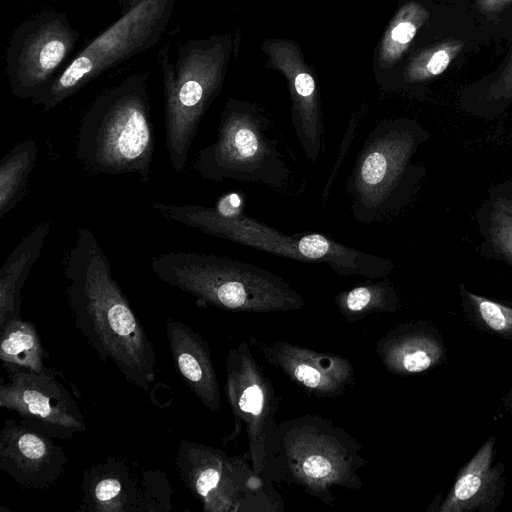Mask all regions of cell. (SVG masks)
Instances as JSON below:
<instances>
[{
    "mask_svg": "<svg viewBox=\"0 0 512 512\" xmlns=\"http://www.w3.org/2000/svg\"><path fill=\"white\" fill-rule=\"evenodd\" d=\"M67 303L74 324L104 363L144 392L156 377V354L144 326L114 279L94 233L77 231L64 260Z\"/></svg>",
    "mask_w": 512,
    "mask_h": 512,
    "instance_id": "cell-1",
    "label": "cell"
},
{
    "mask_svg": "<svg viewBox=\"0 0 512 512\" xmlns=\"http://www.w3.org/2000/svg\"><path fill=\"white\" fill-rule=\"evenodd\" d=\"M155 150L148 76L132 74L99 93L84 111L75 154L92 175L137 174L148 181Z\"/></svg>",
    "mask_w": 512,
    "mask_h": 512,
    "instance_id": "cell-2",
    "label": "cell"
},
{
    "mask_svg": "<svg viewBox=\"0 0 512 512\" xmlns=\"http://www.w3.org/2000/svg\"><path fill=\"white\" fill-rule=\"evenodd\" d=\"M362 450V444L328 418L298 416L280 422L271 436L263 477L295 485L332 505L334 489H362L359 471L368 464Z\"/></svg>",
    "mask_w": 512,
    "mask_h": 512,
    "instance_id": "cell-3",
    "label": "cell"
},
{
    "mask_svg": "<svg viewBox=\"0 0 512 512\" xmlns=\"http://www.w3.org/2000/svg\"><path fill=\"white\" fill-rule=\"evenodd\" d=\"M152 206L170 221L284 258L325 263L341 276L380 279L394 267L389 260L345 246L318 233L283 234L246 216L242 212V199L235 196L226 195L215 207L163 202H153Z\"/></svg>",
    "mask_w": 512,
    "mask_h": 512,
    "instance_id": "cell-4",
    "label": "cell"
},
{
    "mask_svg": "<svg viewBox=\"0 0 512 512\" xmlns=\"http://www.w3.org/2000/svg\"><path fill=\"white\" fill-rule=\"evenodd\" d=\"M158 279L209 305L237 312H287L304 307L303 297L283 278L226 256L170 251L153 256Z\"/></svg>",
    "mask_w": 512,
    "mask_h": 512,
    "instance_id": "cell-5",
    "label": "cell"
},
{
    "mask_svg": "<svg viewBox=\"0 0 512 512\" xmlns=\"http://www.w3.org/2000/svg\"><path fill=\"white\" fill-rule=\"evenodd\" d=\"M230 50V36L220 35L182 43L175 62L167 47L161 51L165 143L176 173L184 170L202 119L222 87Z\"/></svg>",
    "mask_w": 512,
    "mask_h": 512,
    "instance_id": "cell-6",
    "label": "cell"
},
{
    "mask_svg": "<svg viewBox=\"0 0 512 512\" xmlns=\"http://www.w3.org/2000/svg\"><path fill=\"white\" fill-rule=\"evenodd\" d=\"M175 4L176 0H141L72 56L31 103L48 112L107 70L153 47Z\"/></svg>",
    "mask_w": 512,
    "mask_h": 512,
    "instance_id": "cell-7",
    "label": "cell"
},
{
    "mask_svg": "<svg viewBox=\"0 0 512 512\" xmlns=\"http://www.w3.org/2000/svg\"><path fill=\"white\" fill-rule=\"evenodd\" d=\"M175 468L204 512H283L272 482L257 475L247 457L188 439L180 441Z\"/></svg>",
    "mask_w": 512,
    "mask_h": 512,
    "instance_id": "cell-8",
    "label": "cell"
},
{
    "mask_svg": "<svg viewBox=\"0 0 512 512\" xmlns=\"http://www.w3.org/2000/svg\"><path fill=\"white\" fill-rule=\"evenodd\" d=\"M268 122L237 101L220 117L215 142L201 149L194 171L205 180H233L281 188L288 178L284 155L265 132Z\"/></svg>",
    "mask_w": 512,
    "mask_h": 512,
    "instance_id": "cell-9",
    "label": "cell"
},
{
    "mask_svg": "<svg viewBox=\"0 0 512 512\" xmlns=\"http://www.w3.org/2000/svg\"><path fill=\"white\" fill-rule=\"evenodd\" d=\"M79 37L67 16L55 9H44L21 22L4 54L12 94L31 100L69 62Z\"/></svg>",
    "mask_w": 512,
    "mask_h": 512,
    "instance_id": "cell-10",
    "label": "cell"
},
{
    "mask_svg": "<svg viewBox=\"0 0 512 512\" xmlns=\"http://www.w3.org/2000/svg\"><path fill=\"white\" fill-rule=\"evenodd\" d=\"M225 369V398L234 422L223 443L235 441L244 432L245 456L253 471L263 477L269 440L278 426L275 415L279 399L269 377L256 361L249 341L243 340L228 351Z\"/></svg>",
    "mask_w": 512,
    "mask_h": 512,
    "instance_id": "cell-11",
    "label": "cell"
},
{
    "mask_svg": "<svg viewBox=\"0 0 512 512\" xmlns=\"http://www.w3.org/2000/svg\"><path fill=\"white\" fill-rule=\"evenodd\" d=\"M81 511L168 512L173 489L166 473L109 456L84 470Z\"/></svg>",
    "mask_w": 512,
    "mask_h": 512,
    "instance_id": "cell-12",
    "label": "cell"
},
{
    "mask_svg": "<svg viewBox=\"0 0 512 512\" xmlns=\"http://www.w3.org/2000/svg\"><path fill=\"white\" fill-rule=\"evenodd\" d=\"M0 407L56 439L71 440L87 429L83 414L58 372L3 365Z\"/></svg>",
    "mask_w": 512,
    "mask_h": 512,
    "instance_id": "cell-13",
    "label": "cell"
},
{
    "mask_svg": "<svg viewBox=\"0 0 512 512\" xmlns=\"http://www.w3.org/2000/svg\"><path fill=\"white\" fill-rule=\"evenodd\" d=\"M415 144L407 130L376 128L369 136L347 185L355 217L364 223L384 214Z\"/></svg>",
    "mask_w": 512,
    "mask_h": 512,
    "instance_id": "cell-14",
    "label": "cell"
},
{
    "mask_svg": "<svg viewBox=\"0 0 512 512\" xmlns=\"http://www.w3.org/2000/svg\"><path fill=\"white\" fill-rule=\"evenodd\" d=\"M249 343L268 364L308 395L337 398L355 384L354 368L341 355L283 340L264 341L251 337Z\"/></svg>",
    "mask_w": 512,
    "mask_h": 512,
    "instance_id": "cell-15",
    "label": "cell"
},
{
    "mask_svg": "<svg viewBox=\"0 0 512 512\" xmlns=\"http://www.w3.org/2000/svg\"><path fill=\"white\" fill-rule=\"evenodd\" d=\"M54 439L23 420L6 419L0 430V469L23 487L49 489L69 463Z\"/></svg>",
    "mask_w": 512,
    "mask_h": 512,
    "instance_id": "cell-16",
    "label": "cell"
},
{
    "mask_svg": "<svg viewBox=\"0 0 512 512\" xmlns=\"http://www.w3.org/2000/svg\"><path fill=\"white\" fill-rule=\"evenodd\" d=\"M270 63L287 79L293 108V126L306 156L315 163L323 149V123L315 79L298 47L288 41L264 44Z\"/></svg>",
    "mask_w": 512,
    "mask_h": 512,
    "instance_id": "cell-17",
    "label": "cell"
},
{
    "mask_svg": "<svg viewBox=\"0 0 512 512\" xmlns=\"http://www.w3.org/2000/svg\"><path fill=\"white\" fill-rule=\"evenodd\" d=\"M496 437L490 436L457 473L440 512H495L506 490V469L496 461Z\"/></svg>",
    "mask_w": 512,
    "mask_h": 512,
    "instance_id": "cell-18",
    "label": "cell"
},
{
    "mask_svg": "<svg viewBox=\"0 0 512 512\" xmlns=\"http://www.w3.org/2000/svg\"><path fill=\"white\" fill-rule=\"evenodd\" d=\"M376 355L390 373L407 377L438 367L446 357L443 337L434 325L411 321L397 325L376 342Z\"/></svg>",
    "mask_w": 512,
    "mask_h": 512,
    "instance_id": "cell-19",
    "label": "cell"
},
{
    "mask_svg": "<svg viewBox=\"0 0 512 512\" xmlns=\"http://www.w3.org/2000/svg\"><path fill=\"white\" fill-rule=\"evenodd\" d=\"M165 331L175 369L182 381L207 409L218 412L220 388L208 343L180 320L169 318Z\"/></svg>",
    "mask_w": 512,
    "mask_h": 512,
    "instance_id": "cell-20",
    "label": "cell"
},
{
    "mask_svg": "<svg viewBox=\"0 0 512 512\" xmlns=\"http://www.w3.org/2000/svg\"><path fill=\"white\" fill-rule=\"evenodd\" d=\"M43 221L13 249L0 270V326L9 318L20 316V290L38 260L51 229Z\"/></svg>",
    "mask_w": 512,
    "mask_h": 512,
    "instance_id": "cell-21",
    "label": "cell"
},
{
    "mask_svg": "<svg viewBox=\"0 0 512 512\" xmlns=\"http://www.w3.org/2000/svg\"><path fill=\"white\" fill-rule=\"evenodd\" d=\"M0 329V360L3 365L36 372L46 368L42 342L32 322L14 316L7 319Z\"/></svg>",
    "mask_w": 512,
    "mask_h": 512,
    "instance_id": "cell-22",
    "label": "cell"
},
{
    "mask_svg": "<svg viewBox=\"0 0 512 512\" xmlns=\"http://www.w3.org/2000/svg\"><path fill=\"white\" fill-rule=\"evenodd\" d=\"M335 305L345 320L353 324L371 314L396 312L400 299L392 282L381 280L340 291Z\"/></svg>",
    "mask_w": 512,
    "mask_h": 512,
    "instance_id": "cell-23",
    "label": "cell"
},
{
    "mask_svg": "<svg viewBox=\"0 0 512 512\" xmlns=\"http://www.w3.org/2000/svg\"><path fill=\"white\" fill-rule=\"evenodd\" d=\"M35 139L16 144L0 162V218L13 210L26 195L27 181L36 165Z\"/></svg>",
    "mask_w": 512,
    "mask_h": 512,
    "instance_id": "cell-24",
    "label": "cell"
},
{
    "mask_svg": "<svg viewBox=\"0 0 512 512\" xmlns=\"http://www.w3.org/2000/svg\"><path fill=\"white\" fill-rule=\"evenodd\" d=\"M428 17L429 12L418 2L409 1L401 6L381 40L378 53L381 66L389 68L402 58Z\"/></svg>",
    "mask_w": 512,
    "mask_h": 512,
    "instance_id": "cell-25",
    "label": "cell"
},
{
    "mask_svg": "<svg viewBox=\"0 0 512 512\" xmlns=\"http://www.w3.org/2000/svg\"><path fill=\"white\" fill-rule=\"evenodd\" d=\"M465 313L474 328L512 341V306L464 291Z\"/></svg>",
    "mask_w": 512,
    "mask_h": 512,
    "instance_id": "cell-26",
    "label": "cell"
},
{
    "mask_svg": "<svg viewBox=\"0 0 512 512\" xmlns=\"http://www.w3.org/2000/svg\"><path fill=\"white\" fill-rule=\"evenodd\" d=\"M463 45L458 39H448L422 50L407 65L405 80L415 83L442 74L461 52Z\"/></svg>",
    "mask_w": 512,
    "mask_h": 512,
    "instance_id": "cell-27",
    "label": "cell"
},
{
    "mask_svg": "<svg viewBox=\"0 0 512 512\" xmlns=\"http://www.w3.org/2000/svg\"><path fill=\"white\" fill-rule=\"evenodd\" d=\"M494 244L512 259V200L498 203L491 218Z\"/></svg>",
    "mask_w": 512,
    "mask_h": 512,
    "instance_id": "cell-28",
    "label": "cell"
},
{
    "mask_svg": "<svg viewBox=\"0 0 512 512\" xmlns=\"http://www.w3.org/2000/svg\"><path fill=\"white\" fill-rule=\"evenodd\" d=\"M488 96L492 99L512 97V56L500 76L490 86Z\"/></svg>",
    "mask_w": 512,
    "mask_h": 512,
    "instance_id": "cell-29",
    "label": "cell"
},
{
    "mask_svg": "<svg viewBox=\"0 0 512 512\" xmlns=\"http://www.w3.org/2000/svg\"><path fill=\"white\" fill-rule=\"evenodd\" d=\"M511 2L512 0H477V7L481 13L490 15L501 11Z\"/></svg>",
    "mask_w": 512,
    "mask_h": 512,
    "instance_id": "cell-30",
    "label": "cell"
},
{
    "mask_svg": "<svg viewBox=\"0 0 512 512\" xmlns=\"http://www.w3.org/2000/svg\"><path fill=\"white\" fill-rule=\"evenodd\" d=\"M141 0H118L121 15L128 12L130 9H132L135 5H137Z\"/></svg>",
    "mask_w": 512,
    "mask_h": 512,
    "instance_id": "cell-31",
    "label": "cell"
},
{
    "mask_svg": "<svg viewBox=\"0 0 512 512\" xmlns=\"http://www.w3.org/2000/svg\"><path fill=\"white\" fill-rule=\"evenodd\" d=\"M501 402L506 411L512 414V387L507 390L504 396L501 398Z\"/></svg>",
    "mask_w": 512,
    "mask_h": 512,
    "instance_id": "cell-32",
    "label": "cell"
}]
</instances>
